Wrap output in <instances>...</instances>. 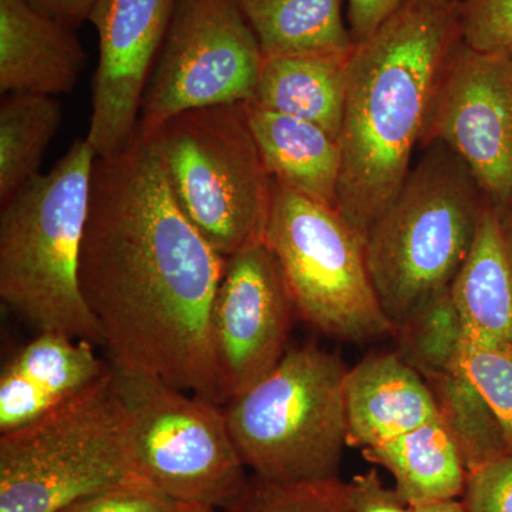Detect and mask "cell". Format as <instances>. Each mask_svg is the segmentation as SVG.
Wrapping results in <instances>:
<instances>
[{
	"instance_id": "1",
	"label": "cell",
	"mask_w": 512,
	"mask_h": 512,
	"mask_svg": "<svg viewBox=\"0 0 512 512\" xmlns=\"http://www.w3.org/2000/svg\"><path fill=\"white\" fill-rule=\"evenodd\" d=\"M225 262L178 207L143 134L96 157L79 282L111 365L221 404L211 309Z\"/></svg>"
},
{
	"instance_id": "2",
	"label": "cell",
	"mask_w": 512,
	"mask_h": 512,
	"mask_svg": "<svg viewBox=\"0 0 512 512\" xmlns=\"http://www.w3.org/2000/svg\"><path fill=\"white\" fill-rule=\"evenodd\" d=\"M460 39V0H410L349 55L336 211L363 239L412 170Z\"/></svg>"
},
{
	"instance_id": "3",
	"label": "cell",
	"mask_w": 512,
	"mask_h": 512,
	"mask_svg": "<svg viewBox=\"0 0 512 512\" xmlns=\"http://www.w3.org/2000/svg\"><path fill=\"white\" fill-rule=\"evenodd\" d=\"M96 157L86 138L74 141L49 173L2 205L0 298L39 332L103 346L79 282Z\"/></svg>"
},
{
	"instance_id": "4",
	"label": "cell",
	"mask_w": 512,
	"mask_h": 512,
	"mask_svg": "<svg viewBox=\"0 0 512 512\" xmlns=\"http://www.w3.org/2000/svg\"><path fill=\"white\" fill-rule=\"evenodd\" d=\"M423 148L399 194L365 237L370 276L392 326L431 293L451 285L487 205L476 178L453 150L440 141Z\"/></svg>"
},
{
	"instance_id": "5",
	"label": "cell",
	"mask_w": 512,
	"mask_h": 512,
	"mask_svg": "<svg viewBox=\"0 0 512 512\" xmlns=\"http://www.w3.org/2000/svg\"><path fill=\"white\" fill-rule=\"evenodd\" d=\"M141 134L178 207L218 254L229 258L264 242L275 181L249 127L247 103L185 110Z\"/></svg>"
},
{
	"instance_id": "6",
	"label": "cell",
	"mask_w": 512,
	"mask_h": 512,
	"mask_svg": "<svg viewBox=\"0 0 512 512\" xmlns=\"http://www.w3.org/2000/svg\"><path fill=\"white\" fill-rule=\"evenodd\" d=\"M348 370L319 346L288 349L264 379L225 404L232 440L254 476L282 484L339 478Z\"/></svg>"
},
{
	"instance_id": "7",
	"label": "cell",
	"mask_w": 512,
	"mask_h": 512,
	"mask_svg": "<svg viewBox=\"0 0 512 512\" xmlns=\"http://www.w3.org/2000/svg\"><path fill=\"white\" fill-rule=\"evenodd\" d=\"M134 478L143 477L113 366L72 402L0 434V512H57Z\"/></svg>"
},
{
	"instance_id": "8",
	"label": "cell",
	"mask_w": 512,
	"mask_h": 512,
	"mask_svg": "<svg viewBox=\"0 0 512 512\" xmlns=\"http://www.w3.org/2000/svg\"><path fill=\"white\" fill-rule=\"evenodd\" d=\"M264 242L284 272L299 318L312 328L346 343L392 335L365 239L336 208L275 183Z\"/></svg>"
},
{
	"instance_id": "9",
	"label": "cell",
	"mask_w": 512,
	"mask_h": 512,
	"mask_svg": "<svg viewBox=\"0 0 512 512\" xmlns=\"http://www.w3.org/2000/svg\"><path fill=\"white\" fill-rule=\"evenodd\" d=\"M113 372L130 413L140 476L192 507L222 512L234 503L249 477L221 404L148 373Z\"/></svg>"
},
{
	"instance_id": "10",
	"label": "cell",
	"mask_w": 512,
	"mask_h": 512,
	"mask_svg": "<svg viewBox=\"0 0 512 512\" xmlns=\"http://www.w3.org/2000/svg\"><path fill=\"white\" fill-rule=\"evenodd\" d=\"M262 63L239 0H175L138 131L151 133L185 110L249 103Z\"/></svg>"
},
{
	"instance_id": "11",
	"label": "cell",
	"mask_w": 512,
	"mask_h": 512,
	"mask_svg": "<svg viewBox=\"0 0 512 512\" xmlns=\"http://www.w3.org/2000/svg\"><path fill=\"white\" fill-rule=\"evenodd\" d=\"M433 141L453 150L487 201L512 217V56L478 52L458 40L420 147Z\"/></svg>"
},
{
	"instance_id": "12",
	"label": "cell",
	"mask_w": 512,
	"mask_h": 512,
	"mask_svg": "<svg viewBox=\"0 0 512 512\" xmlns=\"http://www.w3.org/2000/svg\"><path fill=\"white\" fill-rule=\"evenodd\" d=\"M299 318L281 266L265 242L229 256L211 309L221 404L264 379L288 352Z\"/></svg>"
},
{
	"instance_id": "13",
	"label": "cell",
	"mask_w": 512,
	"mask_h": 512,
	"mask_svg": "<svg viewBox=\"0 0 512 512\" xmlns=\"http://www.w3.org/2000/svg\"><path fill=\"white\" fill-rule=\"evenodd\" d=\"M174 2L97 0L90 13L99 37V63L86 140L97 157L119 153L136 137Z\"/></svg>"
},
{
	"instance_id": "14",
	"label": "cell",
	"mask_w": 512,
	"mask_h": 512,
	"mask_svg": "<svg viewBox=\"0 0 512 512\" xmlns=\"http://www.w3.org/2000/svg\"><path fill=\"white\" fill-rule=\"evenodd\" d=\"M89 340L60 332H39L20 348L0 375V434L72 402L110 370Z\"/></svg>"
},
{
	"instance_id": "15",
	"label": "cell",
	"mask_w": 512,
	"mask_h": 512,
	"mask_svg": "<svg viewBox=\"0 0 512 512\" xmlns=\"http://www.w3.org/2000/svg\"><path fill=\"white\" fill-rule=\"evenodd\" d=\"M86 60L76 30L28 0H0V92L72 93Z\"/></svg>"
},
{
	"instance_id": "16",
	"label": "cell",
	"mask_w": 512,
	"mask_h": 512,
	"mask_svg": "<svg viewBox=\"0 0 512 512\" xmlns=\"http://www.w3.org/2000/svg\"><path fill=\"white\" fill-rule=\"evenodd\" d=\"M348 446H382L437 419L426 380L397 352L376 353L348 370L345 380Z\"/></svg>"
},
{
	"instance_id": "17",
	"label": "cell",
	"mask_w": 512,
	"mask_h": 512,
	"mask_svg": "<svg viewBox=\"0 0 512 512\" xmlns=\"http://www.w3.org/2000/svg\"><path fill=\"white\" fill-rule=\"evenodd\" d=\"M450 292L468 342L512 345V217L488 201Z\"/></svg>"
},
{
	"instance_id": "18",
	"label": "cell",
	"mask_w": 512,
	"mask_h": 512,
	"mask_svg": "<svg viewBox=\"0 0 512 512\" xmlns=\"http://www.w3.org/2000/svg\"><path fill=\"white\" fill-rule=\"evenodd\" d=\"M249 127L275 183L336 208L342 150L316 124L247 103Z\"/></svg>"
},
{
	"instance_id": "19",
	"label": "cell",
	"mask_w": 512,
	"mask_h": 512,
	"mask_svg": "<svg viewBox=\"0 0 512 512\" xmlns=\"http://www.w3.org/2000/svg\"><path fill=\"white\" fill-rule=\"evenodd\" d=\"M349 56L264 57L249 103L309 121L339 140L345 116Z\"/></svg>"
},
{
	"instance_id": "20",
	"label": "cell",
	"mask_w": 512,
	"mask_h": 512,
	"mask_svg": "<svg viewBox=\"0 0 512 512\" xmlns=\"http://www.w3.org/2000/svg\"><path fill=\"white\" fill-rule=\"evenodd\" d=\"M362 454L392 474L394 490L410 507L454 500L466 491V466L440 416L389 443L366 448Z\"/></svg>"
},
{
	"instance_id": "21",
	"label": "cell",
	"mask_w": 512,
	"mask_h": 512,
	"mask_svg": "<svg viewBox=\"0 0 512 512\" xmlns=\"http://www.w3.org/2000/svg\"><path fill=\"white\" fill-rule=\"evenodd\" d=\"M264 57L349 56L343 0H239Z\"/></svg>"
},
{
	"instance_id": "22",
	"label": "cell",
	"mask_w": 512,
	"mask_h": 512,
	"mask_svg": "<svg viewBox=\"0 0 512 512\" xmlns=\"http://www.w3.org/2000/svg\"><path fill=\"white\" fill-rule=\"evenodd\" d=\"M62 106L52 96L10 93L0 103V204L33 178L62 123Z\"/></svg>"
},
{
	"instance_id": "23",
	"label": "cell",
	"mask_w": 512,
	"mask_h": 512,
	"mask_svg": "<svg viewBox=\"0 0 512 512\" xmlns=\"http://www.w3.org/2000/svg\"><path fill=\"white\" fill-rule=\"evenodd\" d=\"M424 380L441 421L456 441L468 476L508 456L497 417L461 363Z\"/></svg>"
},
{
	"instance_id": "24",
	"label": "cell",
	"mask_w": 512,
	"mask_h": 512,
	"mask_svg": "<svg viewBox=\"0 0 512 512\" xmlns=\"http://www.w3.org/2000/svg\"><path fill=\"white\" fill-rule=\"evenodd\" d=\"M396 352L423 379L461 363L466 332L450 286L431 293L394 323Z\"/></svg>"
},
{
	"instance_id": "25",
	"label": "cell",
	"mask_w": 512,
	"mask_h": 512,
	"mask_svg": "<svg viewBox=\"0 0 512 512\" xmlns=\"http://www.w3.org/2000/svg\"><path fill=\"white\" fill-rule=\"evenodd\" d=\"M222 512H355V508L350 484L340 478L282 484L252 476L237 500Z\"/></svg>"
},
{
	"instance_id": "26",
	"label": "cell",
	"mask_w": 512,
	"mask_h": 512,
	"mask_svg": "<svg viewBox=\"0 0 512 512\" xmlns=\"http://www.w3.org/2000/svg\"><path fill=\"white\" fill-rule=\"evenodd\" d=\"M461 366L490 404L512 456V345L464 343Z\"/></svg>"
},
{
	"instance_id": "27",
	"label": "cell",
	"mask_w": 512,
	"mask_h": 512,
	"mask_svg": "<svg viewBox=\"0 0 512 512\" xmlns=\"http://www.w3.org/2000/svg\"><path fill=\"white\" fill-rule=\"evenodd\" d=\"M460 32L478 52L512 56V0H460Z\"/></svg>"
},
{
	"instance_id": "28",
	"label": "cell",
	"mask_w": 512,
	"mask_h": 512,
	"mask_svg": "<svg viewBox=\"0 0 512 512\" xmlns=\"http://www.w3.org/2000/svg\"><path fill=\"white\" fill-rule=\"evenodd\" d=\"M192 505L168 497L144 478L86 495L57 512H191Z\"/></svg>"
},
{
	"instance_id": "29",
	"label": "cell",
	"mask_w": 512,
	"mask_h": 512,
	"mask_svg": "<svg viewBox=\"0 0 512 512\" xmlns=\"http://www.w3.org/2000/svg\"><path fill=\"white\" fill-rule=\"evenodd\" d=\"M463 497L467 512H512V456L470 474Z\"/></svg>"
},
{
	"instance_id": "30",
	"label": "cell",
	"mask_w": 512,
	"mask_h": 512,
	"mask_svg": "<svg viewBox=\"0 0 512 512\" xmlns=\"http://www.w3.org/2000/svg\"><path fill=\"white\" fill-rule=\"evenodd\" d=\"M349 484L355 512H413L396 490L383 484L376 470L359 474Z\"/></svg>"
},
{
	"instance_id": "31",
	"label": "cell",
	"mask_w": 512,
	"mask_h": 512,
	"mask_svg": "<svg viewBox=\"0 0 512 512\" xmlns=\"http://www.w3.org/2000/svg\"><path fill=\"white\" fill-rule=\"evenodd\" d=\"M410 0H348V28L353 43L372 36Z\"/></svg>"
},
{
	"instance_id": "32",
	"label": "cell",
	"mask_w": 512,
	"mask_h": 512,
	"mask_svg": "<svg viewBox=\"0 0 512 512\" xmlns=\"http://www.w3.org/2000/svg\"><path fill=\"white\" fill-rule=\"evenodd\" d=\"M40 12L76 30L89 20L97 0H28Z\"/></svg>"
},
{
	"instance_id": "33",
	"label": "cell",
	"mask_w": 512,
	"mask_h": 512,
	"mask_svg": "<svg viewBox=\"0 0 512 512\" xmlns=\"http://www.w3.org/2000/svg\"><path fill=\"white\" fill-rule=\"evenodd\" d=\"M413 512H467L464 501L454 498V500L434 501L413 507Z\"/></svg>"
},
{
	"instance_id": "34",
	"label": "cell",
	"mask_w": 512,
	"mask_h": 512,
	"mask_svg": "<svg viewBox=\"0 0 512 512\" xmlns=\"http://www.w3.org/2000/svg\"><path fill=\"white\" fill-rule=\"evenodd\" d=\"M191 512H221L218 510H212V508H195L194 511Z\"/></svg>"
}]
</instances>
